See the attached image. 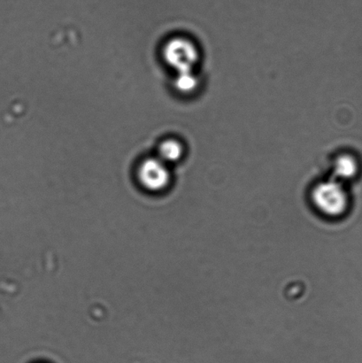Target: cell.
I'll return each instance as SVG.
<instances>
[{"label": "cell", "mask_w": 362, "mask_h": 363, "mask_svg": "<svg viewBox=\"0 0 362 363\" xmlns=\"http://www.w3.org/2000/svg\"><path fill=\"white\" fill-rule=\"evenodd\" d=\"M312 199L319 211L331 217L343 215L349 206V196L339 180L317 184L312 194Z\"/></svg>", "instance_id": "1"}, {"label": "cell", "mask_w": 362, "mask_h": 363, "mask_svg": "<svg viewBox=\"0 0 362 363\" xmlns=\"http://www.w3.org/2000/svg\"><path fill=\"white\" fill-rule=\"evenodd\" d=\"M166 62L177 73L193 71L198 60V51L193 42L183 38H173L163 52Z\"/></svg>", "instance_id": "2"}, {"label": "cell", "mask_w": 362, "mask_h": 363, "mask_svg": "<svg viewBox=\"0 0 362 363\" xmlns=\"http://www.w3.org/2000/svg\"><path fill=\"white\" fill-rule=\"evenodd\" d=\"M138 179L148 191H161L168 186L170 173L161 159H148L142 163L138 170Z\"/></svg>", "instance_id": "3"}, {"label": "cell", "mask_w": 362, "mask_h": 363, "mask_svg": "<svg viewBox=\"0 0 362 363\" xmlns=\"http://www.w3.org/2000/svg\"><path fill=\"white\" fill-rule=\"evenodd\" d=\"M358 165L350 155H341L334 163V175L338 180H349L356 177Z\"/></svg>", "instance_id": "4"}, {"label": "cell", "mask_w": 362, "mask_h": 363, "mask_svg": "<svg viewBox=\"0 0 362 363\" xmlns=\"http://www.w3.org/2000/svg\"><path fill=\"white\" fill-rule=\"evenodd\" d=\"M159 159L163 162L173 163L179 162L183 157V147L180 142L169 140L163 142L159 149Z\"/></svg>", "instance_id": "5"}, {"label": "cell", "mask_w": 362, "mask_h": 363, "mask_svg": "<svg viewBox=\"0 0 362 363\" xmlns=\"http://www.w3.org/2000/svg\"><path fill=\"white\" fill-rule=\"evenodd\" d=\"M198 85V79L193 71L177 73L175 80V87L182 94H191L196 90Z\"/></svg>", "instance_id": "6"}]
</instances>
